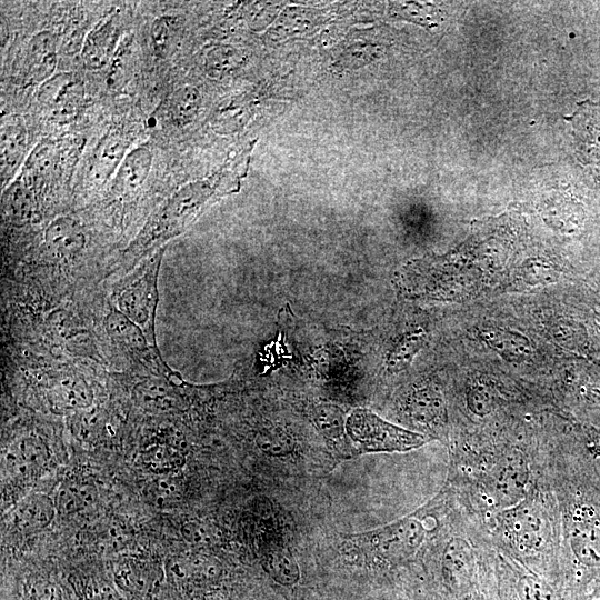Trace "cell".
<instances>
[{"label": "cell", "mask_w": 600, "mask_h": 600, "mask_svg": "<svg viewBox=\"0 0 600 600\" xmlns=\"http://www.w3.org/2000/svg\"><path fill=\"white\" fill-rule=\"evenodd\" d=\"M181 487L173 476L162 474L144 488L146 498L157 507H172L180 498Z\"/></svg>", "instance_id": "obj_24"}, {"label": "cell", "mask_w": 600, "mask_h": 600, "mask_svg": "<svg viewBox=\"0 0 600 600\" xmlns=\"http://www.w3.org/2000/svg\"><path fill=\"white\" fill-rule=\"evenodd\" d=\"M426 524L413 517L388 524L369 537V546L378 558L399 563L410 558L426 539Z\"/></svg>", "instance_id": "obj_5"}, {"label": "cell", "mask_w": 600, "mask_h": 600, "mask_svg": "<svg viewBox=\"0 0 600 600\" xmlns=\"http://www.w3.org/2000/svg\"><path fill=\"white\" fill-rule=\"evenodd\" d=\"M314 421L328 437L337 438L342 433L343 420L336 407H317L314 410Z\"/></svg>", "instance_id": "obj_30"}, {"label": "cell", "mask_w": 600, "mask_h": 600, "mask_svg": "<svg viewBox=\"0 0 600 600\" xmlns=\"http://www.w3.org/2000/svg\"><path fill=\"white\" fill-rule=\"evenodd\" d=\"M44 240L53 253L60 257H69L83 248L86 236L77 220L70 217H60L47 227Z\"/></svg>", "instance_id": "obj_13"}, {"label": "cell", "mask_w": 600, "mask_h": 600, "mask_svg": "<svg viewBox=\"0 0 600 600\" xmlns=\"http://www.w3.org/2000/svg\"><path fill=\"white\" fill-rule=\"evenodd\" d=\"M164 248L150 254L113 288L117 309L134 322L156 346V312L159 301L158 276ZM157 347V346H156Z\"/></svg>", "instance_id": "obj_3"}, {"label": "cell", "mask_w": 600, "mask_h": 600, "mask_svg": "<svg viewBox=\"0 0 600 600\" xmlns=\"http://www.w3.org/2000/svg\"><path fill=\"white\" fill-rule=\"evenodd\" d=\"M152 166V154L146 147L131 150L119 164L114 188L130 191L138 188L148 177Z\"/></svg>", "instance_id": "obj_15"}, {"label": "cell", "mask_w": 600, "mask_h": 600, "mask_svg": "<svg viewBox=\"0 0 600 600\" xmlns=\"http://www.w3.org/2000/svg\"><path fill=\"white\" fill-rule=\"evenodd\" d=\"M346 430L363 452L409 451L427 442L422 434L389 423L374 413L358 409L347 419Z\"/></svg>", "instance_id": "obj_4"}, {"label": "cell", "mask_w": 600, "mask_h": 600, "mask_svg": "<svg viewBox=\"0 0 600 600\" xmlns=\"http://www.w3.org/2000/svg\"><path fill=\"white\" fill-rule=\"evenodd\" d=\"M564 517V538L573 558L587 568H600V523Z\"/></svg>", "instance_id": "obj_10"}, {"label": "cell", "mask_w": 600, "mask_h": 600, "mask_svg": "<svg viewBox=\"0 0 600 600\" xmlns=\"http://www.w3.org/2000/svg\"><path fill=\"white\" fill-rule=\"evenodd\" d=\"M181 533L184 539L193 544H209L213 540V534L208 526L201 522H188L182 529Z\"/></svg>", "instance_id": "obj_32"}, {"label": "cell", "mask_w": 600, "mask_h": 600, "mask_svg": "<svg viewBox=\"0 0 600 600\" xmlns=\"http://www.w3.org/2000/svg\"><path fill=\"white\" fill-rule=\"evenodd\" d=\"M1 181H8L22 161L27 146V129L19 114L7 116L1 124Z\"/></svg>", "instance_id": "obj_11"}, {"label": "cell", "mask_w": 600, "mask_h": 600, "mask_svg": "<svg viewBox=\"0 0 600 600\" xmlns=\"http://www.w3.org/2000/svg\"><path fill=\"white\" fill-rule=\"evenodd\" d=\"M3 207L7 213L16 219H24L31 213V191L24 181H16L6 191Z\"/></svg>", "instance_id": "obj_26"}, {"label": "cell", "mask_w": 600, "mask_h": 600, "mask_svg": "<svg viewBox=\"0 0 600 600\" xmlns=\"http://www.w3.org/2000/svg\"><path fill=\"white\" fill-rule=\"evenodd\" d=\"M49 460L44 443L34 437L16 441L6 452L3 466L7 473L16 480H30L44 468Z\"/></svg>", "instance_id": "obj_9"}, {"label": "cell", "mask_w": 600, "mask_h": 600, "mask_svg": "<svg viewBox=\"0 0 600 600\" xmlns=\"http://www.w3.org/2000/svg\"><path fill=\"white\" fill-rule=\"evenodd\" d=\"M57 66V40L50 31H41L27 42L18 69L23 86L42 84Z\"/></svg>", "instance_id": "obj_7"}, {"label": "cell", "mask_w": 600, "mask_h": 600, "mask_svg": "<svg viewBox=\"0 0 600 600\" xmlns=\"http://www.w3.org/2000/svg\"><path fill=\"white\" fill-rule=\"evenodd\" d=\"M118 32L114 19L110 17L87 34L81 57L88 68L100 69L110 61L118 41Z\"/></svg>", "instance_id": "obj_12"}, {"label": "cell", "mask_w": 600, "mask_h": 600, "mask_svg": "<svg viewBox=\"0 0 600 600\" xmlns=\"http://www.w3.org/2000/svg\"><path fill=\"white\" fill-rule=\"evenodd\" d=\"M53 403L63 409L83 408L90 404L91 394L86 383L66 379L57 383L51 391Z\"/></svg>", "instance_id": "obj_22"}, {"label": "cell", "mask_w": 600, "mask_h": 600, "mask_svg": "<svg viewBox=\"0 0 600 600\" xmlns=\"http://www.w3.org/2000/svg\"><path fill=\"white\" fill-rule=\"evenodd\" d=\"M136 400L151 411L168 412L180 406L173 391L158 382H144L136 387Z\"/></svg>", "instance_id": "obj_19"}, {"label": "cell", "mask_w": 600, "mask_h": 600, "mask_svg": "<svg viewBox=\"0 0 600 600\" xmlns=\"http://www.w3.org/2000/svg\"><path fill=\"white\" fill-rule=\"evenodd\" d=\"M258 447L268 454L282 456L291 451V441L276 432L261 433L257 439Z\"/></svg>", "instance_id": "obj_31"}, {"label": "cell", "mask_w": 600, "mask_h": 600, "mask_svg": "<svg viewBox=\"0 0 600 600\" xmlns=\"http://www.w3.org/2000/svg\"><path fill=\"white\" fill-rule=\"evenodd\" d=\"M174 31V17L162 16L153 21L150 34L154 53L158 57L163 58L170 52L173 44Z\"/></svg>", "instance_id": "obj_28"}, {"label": "cell", "mask_w": 600, "mask_h": 600, "mask_svg": "<svg viewBox=\"0 0 600 600\" xmlns=\"http://www.w3.org/2000/svg\"><path fill=\"white\" fill-rule=\"evenodd\" d=\"M199 103L198 91L184 86L172 92L169 99V114L173 122L183 126L194 116Z\"/></svg>", "instance_id": "obj_23"}, {"label": "cell", "mask_w": 600, "mask_h": 600, "mask_svg": "<svg viewBox=\"0 0 600 600\" xmlns=\"http://www.w3.org/2000/svg\"><path fill=\"white\" fill-rule=\"evenodd\" d=\"M96 497L94 487L78 482L67 483L57 496V506L62 513H78L91 507Z\"/></svg>", "instance_id": "obj_21"}, {"label": "cell", "mask_w": 600, "mask_h": 600, "mask_svg": "<svg viewBox=\"0 0 600 600\" xmlns=\"http://www.w3.org/2000/svg\"><path fill=\"white\" fill-rule=\"evenodd\" d=\"M559 517L554 491L537 462L526 496L484 521L494 547L531 570L551 567L560 551Z\"/></svg>", "instance_id": "obj_1"}, {"label": "cell", "mask_w": 600, "mask_h": 600, "mask_svg": "<svg viewBox=\"0 0 600 600\" xmlns=\"http://www.w3.org/2000/svg\"><path fill=\"white\" fill-rule=\"evenodd\" d=\"M588 600H600V586L591 592Z\"/></svg>", "instance_id": "obj_33"}, {"label": "cell", "mask_w": 600, "mask_h": 600, "mask_svg": "<svg viewBox=\"0 0 600 600\" xmlns=\"http://www.w3.org/2000/svg\"><path fill=\"white\" fill-rule=\"evenodd\" d=\"M271 578L281 586H292L299 580L300 571L297 562L283 552L273 553L267 563Z\"/></svg>", "instance_id": "obj_27"}, {"label": "cell", "mask_w": 600, "mask_h": 600, "mask_svg": "<svg viewBox=\"0 0 600 600\" xmlns=\"http://www.w3.org/2000/svg\"><path fill=\"white\" fill-rule=\"evenodd\" d=\"M54 162V144L50 141L39 143L30 154L26 170L27 174L40 177L48 174Z\"/></svg>", "instance_id": "obj_29"}, {"label": "cell", "mask_w": 600, "mask_h": 600, "mask_svg": "<svg viewBox=\"0 0 600 600\" xmlns=\"http://www.w3.org/2000/svg\"><path fill=\"white\" fill-rule=\"evenodd\" d=\"M170 570L180 580L196 583H211L221 573L219 563L203 556L184 559L181 563L172 566Z\"/></svg>", "instance_id": "obj_18"}, {"label": "cell", "mask_w": 600, "mask_h": 600, "mask_svg": "<svg viewBox=\"0 0 600 600\" xmlns=\"http://www.w3.org/2000/svg\"><path fill=\"white\" fill-rule=\"evenodd\" d=\"M572 126L578 158L583 163H600V100H584L571 116L564 117Z\"/></svg>", "instance_id": "obj_8"}, {"label": "cell", "mask_w": 600, "mask_h": 600, "mask_svg": "<svg viewBox=\"0 0 600 600\" xmlns=\"http://www.w3.org/2000/svg\"><path fill=\"white\" fill-rule=\"evenodd\" d=\"M106 329L110 338L122 350L140 363L157 372L164 373L168 370L156 346H153L144 332L118 309H111L106 317Z\"/></svg>", "instance_id": "obj_6"}, {"label": "cell", "mask_w": 600, "mask_h": 600, "mask_svg": "<svg viewBox=\"0 0 600 600\" xmlns=\"http://www.w3.org/2000/svg\"><path fill=\"white\" fill-rule=\"evenodd\" d=\"M78 82L71 73L60 72L44 81L38 91V99L51 106L60 114L72 112Z\"/></svg>", "instance_id": "obj_16"}, {"label": "cell", "mask_w": 600, "mask_h": 600, "mask_svg": "<svg viewBox=\"0 0 600 600\" xmlns=\"http://www.w3.org/2000/svg\"><path fill=\"white\" fill-rule=\"evenodd\" d=\"M119 584L132 593L146 594L156 584V568L147 562L129 559L122 562L117 570Z\"/></svg>", "instance_id": "obj_17"}, {"label": "cell", "mask_w": 600, "mask_h": 600, "mask_svg": "<svg viewBox=\"0 0 600 600\" xmlns=\"http://www.w3.org/2000/svg\"><path fill=\"white\" fill-rule=\"evenodd\" d=\"M227 178L224 174H213L208 179L190 182L178 190L149 219L127 253L140 257L181 233L212 200L231 190Z\"/></svg>", "instance_id": "obj_2"}, {"label": "cell", "mask_w": 600, "mask_h": 600, "mask_svg": "<svg viewBox=\"0 0 600 600\" xmlns=\"http://www.w3.org/2000/svg\"><path fill=\"white\" fill-rule=\"evenodd\" d=\"M124 149L126 142L120 134L112 133L106 137L94 152L91 171L99 178L107 177L117 164L121 163Z\"/></svg>", "instance_id": "obj_20"}, {"label": "cell", "mask_w": 600, "mask_h": 600, "mask_svg": "<svg viewBox=\"0 0 600 600\" xmlns=\"http://www.w3.org/2000/svg\"><path fill=\"white\" fill-rule=\"evenodd\" d=\"M144 464L157 473L170 472L183 463V457L179 450L167 444H159L148 449L143 453Z\"/></svg>", "instance_id": "obj_25"}, {"label": "cell", "mask_w": 600, "mask_h": 600, "mask_svg": "<svg viewBox=\"0 0 600 600\" xmlns=\"http://www.w3.org/2000/svg\"><path fill=\"white\" fill-rule=\"evenodd\" d=\"M54 512L52 500L47 496L36 493L26 497L18 504L14 521L22 531L32 532L49 526Z\"/></svg>", "instance_id": "obj_14"}]
</instances>
